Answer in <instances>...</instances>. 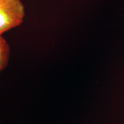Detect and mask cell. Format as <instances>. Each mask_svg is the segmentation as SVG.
<instances>
[{
	"mask_svg": "<svg viewBox=\"0 0 124 124\" xmlns=\"http://www.w3.org/2000/svg\"><path fill=\"white\" fill-rule=\"evenodd\" d=\"M10 57V47L3 36H0V73L8 66Z\"/></svg>",
	"mask_w": 124,
	"mask_h": 124,
	"instance_id": "2",
	"label": "cell"
},
{
	"mask_svg": "<svg viewBox=\"0 0 124 124\" xmlns=\"http://www.w3.org/2000/svg\"><path fill=\"white\" fill-rule=\"evenodd\" d=\"M26 17L22 0H0V36L20 26Z\"/></svg>",
	"mask_w": 124,
	"mask_h": 124,
	"instance_id": "1",
	"label": "cell"
}]
</instances>
